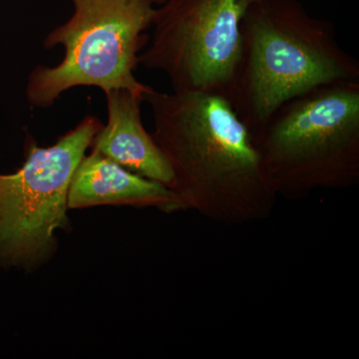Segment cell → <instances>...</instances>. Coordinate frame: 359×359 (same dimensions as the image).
Wrapping results in <instances>:
<instances>
[{
  "label": "cell",
  "instance_id": "cell-2",
  "mask_svg": "<svg viewBox=\"0 0 359 359\" xmlns=\"http://www.w3.org/2000/svg\"><path fill=\"white\" fill-rule=\"evenodd\" d=\"M241 33L228 100L252 138L290 99L321 85L359 81L358 60L340 46L334 23L311 15L299 0H255Z\"/></svg>",
  "mask_w": 359,
  "mask_h": 359
},
{
  "label": "cell",
  "instance_id": "cell-8",
  "mask_svg": "<svg viewBox=\"0 0 359 359\" xmlns=\"http://www.w3.org/2000/svg\"><path fill=\"white\" fill-rule=\"evenodd\" d=\"M105 96L108 123L96 135L92 148L132 173L171 189V168L142 123L144 97L126 89L109 90Z\"/></svg>",
  "mask_w": 359,
  "mask_h": 359
},
{
  "label": "cell",
  "instance_id": "cell-4",
  "mask_svg": "<svg viewBox=\"0 0 359 359\" xmlns=\"http://www.w3.org/2000/svg\"><path fill=\"white\" fill-rule=\"evenodd\" d=\"M69 1L72 15L43 41L45 49L62 45L65 57L54 67L40 65L32 70L25 90L28 102L51 107L61 94L78 86L99 87L104 93L126 89L145 96L152 87L140 83L134 71L157 13L153 0Z\"/></svg>",
  "mask_w": 359,
  "mask_h": 359
},
{
  "label": "cell",
  "instance_id": "cell-9",
  "mask_svg": "<svg viewBox=\"0 0 359 359\" xmlns=\"http://www.w3.org/2000/svg\"><path fill=\"white\" fill-rule=\"evenodd\" d=\"M167 0H153L155 4H159V6H162L163 4H165Z\"/></svg>",
  "mask_w": 359,
  "mask_h": 359
},
{
  "label": "cell",
  "instance_id": "cell-6",
  "mask_svg": "<svg viewBox=\"0 0 359 359\" xmlns=\"http://www.w3.org/2000/svg\"><path fill=\"white\" fill-rule=\"evenodd\" d=\"M255 0H167L139 65L164 72L175 92L229 99L242 49L241 23Z\"/></svg>",
  "mask_w": 359,
  "mask_h": 359
},
{
  "label": "cell",
  "instance_id": "cell-5",
  "mask_svg": "<svg viewBox=\"0 0 359 359\" xmlns=\"http://www.w3.org/2000/svg\"><path fill=\"white\" fill-rule=\"evenodd\" d=\"M103 128L87 116L54 145L32 139L15 173L0 175V266L34 271L57 250L55 233L70 228L68 191L75 170Z\"/></svg>",
  "mask_w": 359,
  "mask_h": 359
},
{
  "label": "cell",
  "instance_id": "cell-7",
  "mask_svg": "<svg viewBox=\"0 0 359 359\" xmlns=\"http://www.w3.org/2000/svg\"><path fill=\"white\" fill-rule=\"evenodd\" d=\"M68 209L97 205L153 208L167 214L186 211L181 198L169 187L132 173L92 148L71 180Z\"/></svg>",
  "mask_w": 359,
  "mask_h": 359
},
{
  "label": "cell",
  "instance_id": "cell-3",
  "mask_svg": "<svg viewBox=\"0 0 359 359\" xmlns=\"http://www.w3.org/2000/svg\"><path fill=\"white\" fill-rule=\"evenodd\" d=\"M252 142L276 197L306 199L359 183V81L321 85L282 104Z\"/></svg>",
  "mask_w": 359,
  "mask_h": 359
},
{
  "label": "cell",
  "instance_id": "cell-1",
  "mask_svg": "<svg viewBox=\"0 0 359 359\" xmlns=\"http://www.w3.org/2000/svg\"><path fill=\"white\" fill-rule=\"evenodd\" d=\"M144 102L152 112L151 135L173 173L171 189L187 210L226 226L271 218L278 197L226 97L151 88Z\"/></svg>",
  "mask_w": 359,
  "mask_h": 359
}]
</instances>
